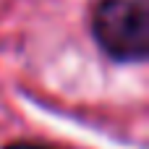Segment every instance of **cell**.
<instances>
[{
    "label": "cell",
    "instance_id": "obj_1",
    "mask_svg": "<svg viewBox=\"0 0 149 149\" xmlns=\"http://www.w3.org/2000/svg\"><path fill=\"white\" fill-rule=\"evenodd\" d=\"M89 37L110 63H147L149 0H97L89 10Z\"/></svg>",
    "mask_w": 149,
    "mask_h": 149
},
{
    "label": "cell",
    "instance_id": "obj_2",
    "mask_svg": "<svg viewBox=\"0 0 149 149\" xmlns=\"http://www.w3.org/2000/svg\"><path fill=\"white\" fill-rule=\"evenodd\" d=\"M3 149H58V147L45 144V141H34V139H13V141H8Z\"/></svg>",
    "mask_w": 149,
    "mask_h": 149
}]
</instances>
